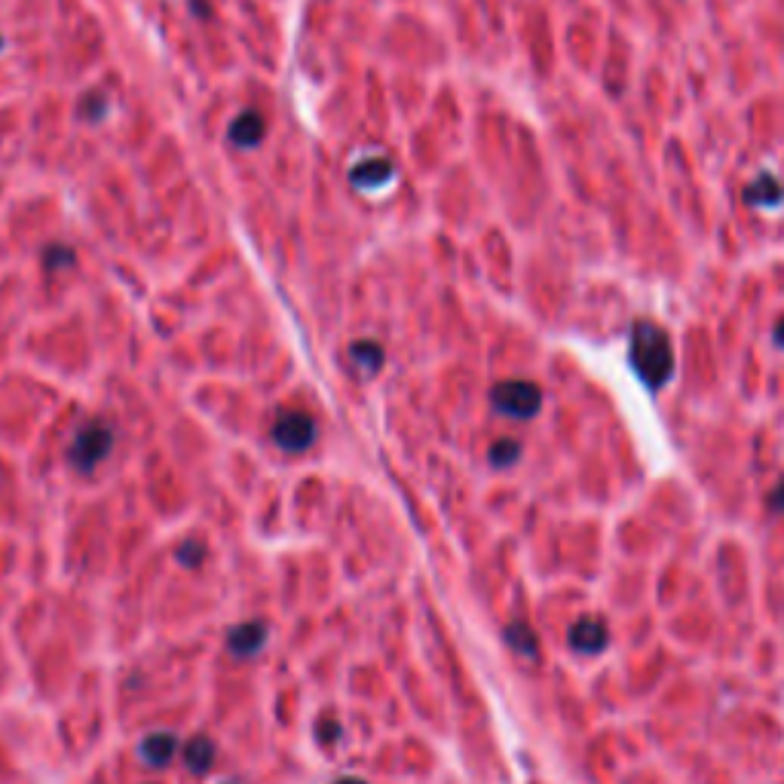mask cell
<instances>
[{
  "mask_svg": "<svg viewBox=\"0 0 784 784\" xmlns=\"http://www.w3.org/2000/svg\"><path fill=\"white\" fill-rule=\"evenodd\" d=\"M334 784H365L362 778H353V775H347V778H337Z\"/></svg>",
  "mask_w": 784,
  "mask_h": 784,
  "instance_id": "ac0fdd59",
  "label": "cell"
},
{
  "mask_svg": "<svg viewBox=\"0 0 784 784\" xmlns=\"http://www.w3.org/2000/svg\"><path fill=\"white\" fill-rule=\"evenodd\" d=\"M769 506L772 512H784V481H778V487L769 494Z\"/></svg>",
  "mask_w": 784,
  "mask_h": 784,
  "instance_id": "2e32d148",
  "label": "cell"
},
{
  "mask_svg": "<svg viewBox=\"0 0 784 784\" xmlns=\"http://www.w3.org/2000/svg\"><path fill=\"white\" fill-rule=\"evenodd\" d=\"M267 634H270L267 622L249 619V622L236 625V628L227 634V650H230L236 659H255V656L264 650V644H267Z\"/></svg>",
  "mask_w": 784,
  "mask_h": 784,
  "instance_id": "8992f818",
  "label": "cell"
},
{
  "mask_svg": "<svg viewBox=\"0 0 784 784\" xmlns=\"http://www.w3.org/2000/svg\"><path fill=\"white\" fill-rule=\"evenodd\" d=\"M178 751H181V742L175 739V732H151V735H144V742L138 745L141 760L154 769H166Z\"/></svg>",
  "mask_w": 784,
  "mask_h": 784,
  "instance_id": "52a82bcc",
  "label": "cell"
},
{
  "mask_svg": "<svg viewBox=\"0 0 784 784\" xmlns=\"http://www.w3.org/2000/svg\"><path fill=\"white\" fill-rule=\"evenodd\" d=\"M392 178V163L386 157H371L365 163H356L350 172V181L362 190H377Z\"/></svg>",
  "mask_w": 784,
  "mask_h": 784,
  "instance_id": "30bf717a",
  "label": "cell"
},
{
  "mask_svg": "<svg viewBox=\"0 0 784 784\" xmlns=\"http://www.w3.org/2000/svg\"><path fill=\"white\" fill-rule=\"evenodd\" d=\"M772 337H775V343H778V347L784 350V316L775 322V331H772Z\"/></svg>",
  "mask_w": 784,
  "mask_h": 784,
  "instance_id": "e0dca14e",
  "label": "cell"
},
{
  "mask_svg": "<svg viewBox=\"0 0 784 784\" xmlns=\"http://www.w3.org/2000/svg\"><path fill=\"white\" fill-rule=\"evenodd\" d=\"M270 432H273V441L282 451L301 454L316 441V420L301 408H285V411L276 414Z\"/></svg>",
  "mask_w": 784,
  "mask_h": 784,
  "instance_id": "277c9868",
  "label": "cell"
},
{
  "mask_svg": "<svg viewBox=\"0 0 784 784\" xmlns=\"http://www.w3.org/2000/svg\"><path fill=\"white\" fill-rule=\"evenodd\" d=\"M490 463H494L497 469H506V466H515L518 463V457H521V445L515 438H500V441H494V445H490Z\"/></svg>",
  "mask_w": 784,
  "mask_h": 784,
  "instance_id": "5bb4252c",
  "label": "cell"
},
{
  "mask_svg": "<svg viewBox=\"0 0 784 784\" xmlns=\"http://www.w3.org/2000/svg\"><path fill=\"white\" fill-rule=\"evenodd\" d=\"M0 46H4V40H0Z\"/></svg>",
  "mask_w": 784,
  "mask_h": 784,
  "instance_id": "d6986e66",
  "label": "cell"
},
{
  "mask_svg": "<svg viewBox=\"0 0 784 784\" xmlns=\"http://www.w3.org/2000/svg\"><path fill=\"white\" fill-rule=\"evenodd\" d=\"M184 754V766L193 772V775H206L212 766H215V757H218V748L209 735H193V739L184 742L181 748Z\"/></svg>",
  "mask_w": 784,
  "mask_h": 784,
  "instance_id": "9c48e42d",
  "label": "cell"
},
{
  "mask_svg": "<svg viewBox=\"0 0 784 784\" xmlns=\"http://www.w3.org/2000/svg\"><path fill=\"white\" fill-rule=\"evenodd\" d=\"M567 641L576 653H592L595 656L610 644V631H607L604 619H598V616H579L570 625Z\"/></svg>",
  "mask_w": 784,
  "mask_h": 784,
  "instance_id": "5b68a950",
  "label": "cell"
},
{
  "mask_svg": "<svg viewBox=\"0 0 784 784\" xmlns=\"http://www.w3.org/2000/svg\"><path fill=\"white\" fill-rule=\"evenodd\" d=\"M631 365L650 389H659L674 374V347L665 328L656 322H634L631 328Z\"/></svg>",
  "mask_w": 784,
  "mask_h": 784,
  "instance_id": "6da1fadb",
  "label": "cell"
},
{
  "mask_svg": "<svg viewBox=\"0 0 784 784\" xmlns=\"http://www.w3.org/2000/svg\"><path fill=\"white\" fill-rule=\"evenodd\" d=\"M745 200L751 203V206H778L781 200H784V187H781V181L775 178V175H769V172H763V175H757L751 184H748V190H745Z\"/></svg>",
  "mask_w": 784,
  "mask_h": 784,
  "instance_id": "8fae6325",
  "label": "cell"
},
{
  "mask_svg": "<svg viewBox=\"0 0 784 784\" xmlns=\"http://www.w3.org/2000/svg\"><path fill=\"white\" fill-rule=\"evenodd\" d=\"M490 402L494 408L512 420H530L543 408V389H539L533 380L524 377H512V380H500L494 389H490Z\"/></svg>",
  "mask_w": 784,
  "mask_h": 784,
  "instance_id": "7a4b0ae2",
  "label": "cell"
},
{
  "mask_svg": "<svg viewBox=\"0 0 784 784\" xmlns=\"http://www.w3.org/2000/svg\"><path fill=\"white\" fill-rule=\"evenodd\" d=\"M506 641L512 644V650H518V653H524V656H536V634L530 631V625H524V622H512L509 628H506Z\"/></svg>",
  "mask_w": 784,
  "mask_h": 784,
  "instance_id": "4fadbf2b",
  "label": "cell"
},
{
  "mask_svg": "<svg viewBox=\"0 0 784 784\" xmlns=\"http://www.w3.org/2000/svg\"><path fill=\"white\" fill-rule=\"evenodd\" d=\"M203 558H206V549H203V543H196V539H190V543H184L178 549V561L187 564V567H196Z\"/></svg>",
  "mask_w": 784,
  "mask_h": 784,
  "instance_id": "9a60e30c",
  "label": "cell"
},
{
  "mask_svg": "<svg viewBox=\"0 0 784 784\" xmlns=\"http://www.w3.org/2000/svg\"><path fill=\"white\" fill-rule=\"evenodd\" d=\"M267 135V123L258 111H242L233 123H230V141L242 151H249V147H258Z\"/></svg>",
  "mask_w": 784,
  "mask_h": 784,
  "instance_id": "ba28073f",
  "label": "cell"
},
{
  "mask_svg": "<svg viewBox=\"0 0 784 784\" xmlns=\"http://www.w3.org/2000/svg\"><path fill=\"white\" fill-rule=\"evenodd\" d=\"M350 356H353V365L362 368V374H377L383 368V347L377 340H356L350 347Z\"/></svg>",
  "mask_w": 784,
  "mask_h": 784,
  "instance_id": "7c38bea8",
  "label": "cell"
},
{
  "mask_svg": "<svg viewBox=\"0 0 784 784\" xmlns=\"http://www.w3.org/2000/svg\"><path fill=\"white\" fill-rule=\"evenodd\" d=\"M111 448H114V429L105 420H89L74 435L71 448H68V460L77 472H92L98 463L108 460Z\"/></svg>",
  "mask_w": 784,
  "mask_h": 784,
  "instance_id": "3957f363",
  "label": "cell"
}]
</instances>
